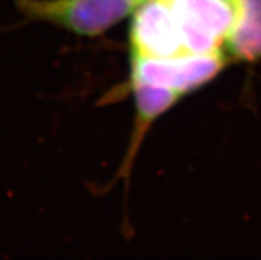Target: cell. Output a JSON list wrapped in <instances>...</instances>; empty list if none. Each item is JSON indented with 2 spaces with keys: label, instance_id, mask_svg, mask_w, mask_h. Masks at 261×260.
<instances>
[{
  "label": "cell",
  "instance_id": "4",
  "mask_svg": "<svg viewBox=\"0 0 261 260\" xmlns=\"http://www.w3.org/2000/svg\"><path fill=\"white\" fill-rule=\"evenodd\" d=\"M130 56L171 57L185 55L175 20L162 0H145L132 15Z\"/></svg>",
  "mask_w": 261,
  "mask_h": 260
},
{
  "label": "cell",
  "instance_id": "6",
  "mask_svg": "<svg viewBox=\"0 0 261 260\" xmlns=\"http://www.w3.org/2000/svg\"><path fill=\"white\" fill-rule=\"evenodd\" d=\"M130 89L134 94L137 112V139L134 144H139L142 135L147 132L152 122L175 105L182 97L169 89L149 84L130 83Z\"/></svg>",
  "mask_w": 261,
  "mask_h": 260
},
{
  "label": "cell",
  "instance_id": "3",
  "mask_svg": "<svg viewBox=\"0 0 261 260\" xmlns=\"http://www.w3.org/2000/svg\"><path fill=\"white\" fill-rule=\"evenodd\" d=\"M175 20L186 53H224L235 0H162Z\"/></svg>",
  "mask_w": 261,
  "mask_h": 260
},
{
  "label": "cell",
  "instance_id": "1",
  "mask_svg": "<svg viewBox=\"0 0 261 260\" xmlns=\"http://www.w3.org/2000/svg\"><path fill=\"white\" fill-rule=\"evenodd\" d=\"M145 0H16L28 20L96 37L132 16Z\"/></svg>",
  "mask_w": 261,
  "mask_h": 260
},
{
  "label": "cell",
  "instance_id": "2",
  "mask_svg": "<svg viewBox=\"0 0 261 260\" xmlns=\"http://www.w3.org/2000/svg\"><path fill=\"white\" fill-rule=\"evenodd\" d=\"M228 63L225 53H185L171 57L130 56V83L169 89L183 97L215 79Z\"/></svg>",
  "mask_w": 261,
  "mask_h": 260
},
{
  "label": "cell",
  "instance_id": "5",
  "mask_svg": "<svg viewBox=\"0 0 261 260\" xmlns=\"http://www.w3.org/2000/svg\"><path fill=\"white\" fill-rule=\"evenodd\" d=\"M224 53L229 61H261V0H235Z\"/></svg>",
  "mask_w": 261,
  "mask_h": 260
}]
</instances>
